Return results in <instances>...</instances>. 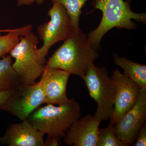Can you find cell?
<instances>
[{
	"instance_id": "cell-1",
	"label": "cell",
	"mask_w": 146,
	"mask_h": 146,
	"mask_svg": "<svg viewBox=\"0 0 146 146\" xmlns=\"http://www.w3.org/2000/svg\"><path fill=\"white\" fill-rule=\"evenodd\" d=\"M63 44L46 63L47 68H56L83 78L98 58L88 36L81 30H72Z\"/></svg>"
},
{
	"instance_id": "cell-2",
	"label": "cell",
	"mask_w": 146,
	"mask_h": 146,
	"mask_svg": "<svg viewBox=\"0 0 146 146\" xmlns=\"http://www.w3.org/2000/svg\"><path fill=\"white\" fill-rule=\"evenodd\" d=\"M94 8L102 13L101 21L96 29L88 34L91 45L96 50L100 46V42L108 32L114 28L133 30L136 28L134 20L145 24L146 13H136L131 9L129 1L94 0Z\"/></svg>"
},
{
	"instance_id": "cell-3",
	"label": "cell",
	"mask_w": 146,
	"mask_h": 146,
	"mask_svg": "<svg viewBox=\"0 0 146 146\" xmlns=\"http://www.w3.org/2000/svg\"><path fill=\"white\" fill-rule=\"evenodd\" d=\"M80 105L75 99L66 104L39 107L27 119L36 129L48 136L61 139L74 123L81 117Z\"/></svg>"
},
{
	"instance_id": "cell-4",
	"label": "cell",
	"mask_w": 146,
	"mask_h": 146,
	"mask_svg": "<svg viewBox=\"0 0 146 146\" xmlns=\"http://www.w3.org/2000/svg\"><path fill=\"white\" fill-rule=\"evenodd\" d=\"M82 79L98 105L94 117L100 122L110 119L114 111L116 86L107 69L93 64Z\"/></svg>"
},
{
	"instance_id": "cell-5",
	"label": "cell",
	"mask_w": 146,
	"mask_h": 146,
	"mask_svg": "<svg viewBox=\"0 0 146 146\" xmlns=\"http://www.w3.org/2000/svg\"><path fill=\"white\" fill-rule=\"evenodd\" d=\"M38 36L30 32L21 36L18 44L9 52L15 59L13 69L22 84H30L43 74L46 64L42 63L37 56Z\"/></svg>"
},
{
	"instance_id": "cell-6",
	"label": "cell",
	"mask_w": 146,
	"mask_h": 146,
	"mask_svg": "<svg viewBox=\"0 0 146 146\" xmlns=\"http://www.w3.org/2000/svg\"><path fill=\"white\" fill-rule=\"evenodd\" d=\"M53 3L48 12L50 21L37 28L38 35L43 42L42 46L37 50V56L40 61L45 64L50 49L58 42L64 41L72 30L70 16L65 8L58 3Z\"/></svg>"
},
{
	"instance_id": "cell-7",
	"label": "cell",
	"mask_w": 146,
	"mask_h": 146,
	"mask_svg": "<svg viewBox=\"0 0 146 146\" xmlns=\"http://www.w3.org/2000/svg\"><path fill=\"white\" fill-rule=\"evenodd\" d=\"M44 103L42 82L22 84L14 89L1 109L21 121L27 120L35 110Z\"/></svg>"
},
{
	"instance_id": "cell-8",
	"label": "cell",
	"mask_w": 146,
	"mask_h": 146,
	"mask_svg": "<svg viewBox=\"0 0 146 146\" xmlns=\"http://www.w3.org/2000/svg\"><path fill=\"white\" fill-rule=\"evenodd\" d=\"M146 119V89H141L136 104L115 124V132L119 140L127 146L133 145Z\"/></svg>"
},
{
	"instance_id": "cell-9",
	"label": "cell",
	"mask_w": 146,
	"mask_h": 146,
	"mask_svg": "<svg viewBox=\"0 0 146 146\" xmlns=\"http://www.w3.org/2000/svg\"><path fill=\"white\" fill-rule=\"evenodd\" d=\"M111 78L115 82L116 92L114 111L110 120L115 124L136 104L141 89L118 69L113 71Z\"/></svg>"
},
{
	"instance_id": "cell-10",
	"label": "cell",
	"mask_w": 146,
	"mask_h": 146,
	"mask_svg": "<svg viewBox=\"0 0 146 146\" xmlns=\"http://www.w3.org/2000/svg\"><path fill=\"white\" fill-rule=\"evenodd\" d=\"M71 74L56 68H45L41 76L44 103L61 105L70 101L67 95V86Z\"/></svg>"
},
{
	"instance_id": "cell-11",
	"label": "cell",
	"mask_w": 146,
	"mask_h": 146,
	"mask_svg": "<svg viewBox=\"0 0 146 146\" xmlns=\"http://www.w3.org/2000/svg\"><path fill=\"white\" fill-rule=\"evenodd\" d=\"M100 122L88 114L71 126L63 138L66 145L96 146Z\"/></svg>"
},
{
	"instance_id": "cell-12",
	"label": "cell",
	"mask_w": 146,
	"mask_h": 146,
	"mask_svg": "<svg viewBox=\"0 0 146 146\" xmlns=\"http://www.w3.org/2000/svg\"><path fill=\"white\" fill-rule=\"evenodd\" d=\"M43 132L36 129L27 120L9 126L0 144L8 146H45Z\"/></svg>"
},
{
	"instance_id": "cell-13",
	"label": "cell",
	"mask_w": 146,
	"mask_h": 146,
	"mask_svg": "<svg viewBox=\"0 0 146 146\" xmlns=\"http://www.w3.org/2000/svg\"><path fill=\"white\" fill-rule=\"evenodd\" d=\"M116 65L123 70L124 74L136 84L140 89H146V65L135 63L126 58L114 54Z\"/></svg>"
},
{
	"instance_id": "cell-14",
	"label": "cell",
	"mask_w": 146,
	"mask_h": 146,
	"mask_svg": "<svg viewBox=\"0 0 146 146\" xmlns=\"http://www.w3.org/2000/svg\"><path fill=\"white\" fill-rule=\"evenodd\" d=\"M13 63L10 55L0 59V91L13 90L22 84L12 66Z\"/></svg>"
},
{
	"instance_id": "cell-15",
	"label": "cell",
	"mask_w": 146,
	"mask_h": 146,
	"mask_svg": "<svg viewBox=\"0 0 146 146\" xmlns=\"http://www.w3.org/2000/svg\"><path fill=\"white\" fill-rule=\"evenodd\" d=\"M32 26L28 25L18 28L11 29L6 34L2 35L0 33V57L9 53L19 42L21 36L31 31Z\"/></svg>"
},
{
	"instance_id": "cell-16",
	"label": "cell",
	"mask_w": 146,
	"mask_h": 146,
	"mask_svg": "<svg viewBox=\"0 0 146 146\" xmlns=\"http://www.w3.org/2000/svg\"><path fill=\"white\" fill-rule=\"evenodd\" d=\"M52 3L61 5L67 11L70 19L72 29L79 30L82 8L88 0H51Z\"/></svg>"
},
{
	"instance_id": "cell-17",
	"label": "cell",
	"mask_w": 146,
	"mask_h": 146,
	"mask_svg": "<svg viewBox=\"0 0 146 146\" xmlns=\"http://www.w3.org/2000/svg\"><path fill=\"white\" fill-rule=\"evenodd\" d=\"M115 123L110 120L108 125L99 129L96 146H127L120 141L115 130Z\"/></svg>"
},
{
	"instance_id": "cell-18",
	"label": "cell",
	"mask_w": 146,
	"mask_h": 146,
	"mask_svg": "<svg viewBox=\"0 0 146 146\" xmlns=\"http://www.w3.org/2000/svg\"><path fill=\"white\" fill-rule=\"evenodd\" d=\"M136 143H134V146H146V124L143 125L140 129L136 138Z\"/></svg>"
},
{
	"instance_id": "cell-19",
	"label": "cell",
	"mask_w": 146,
	"mask_h": 146,
	"mask_svg": "<svg viewBox=\"0 0 146 146\" xmlns=\"http://www.w3.org/2000/svg\"><path fill=\"white\" fill-rule=\"evenodd\" d=\"M61 145L60 139L53 136H47L44 141L45 146H58Z\"/></svg>"
},
{
	"instance_id": "cell-20",
	"label": "cell",
	"mask_w": 146,
	"mask_h": 146,
	"mask_svg": "<svg viewBox=\"0 0 146 146\" xmlns=\"http://www.w3.org/2000/svg\"><path fill=\"white\" fill-rule=\"evenodd\" d=\"M14 89L10 91H0V109H1L9 97L13 93Z\"/></svg>"
},
{
	"instance_id": "cell-21",
	"label": "cell",
	"mask_w": 146,
	"mask_h": 146,
	"mask_svg": "<svg viewBox=\"0 0 146 146\" xmlns=\"http://www.w3.org/2000/svg\"><path fill=\"white\" fill-rule=\"evenodd\" d=\"M45 0H18L17 5L18 6L22 7L23 6H29L36 3L39 5L43 4Z\"/></svg>"
},
{
	"instance_id": "cell-22",
	"label": "cell",
	"mask_w": 146,
	"mask_h": 146,
	"mask_svg": "<svg viewBox=\"0 0 146 146\" xmlns=\"http://www.w3.org/2000/svg\"><path fill=\"white\" fill-rule=\"evenodd\" d=\"M11 29H0V33H7L11 30Z\"/></svg>"
}]
</instances>
